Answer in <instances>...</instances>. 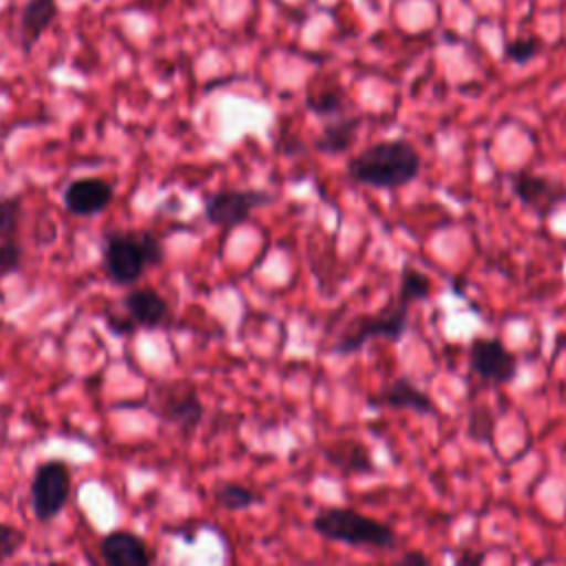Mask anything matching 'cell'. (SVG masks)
I'll list each match as a JSON object with an SVG mask.
<instances>
[{
    "mask_svg": "<svg viewBox=\"0 0 566 566\" xmlns=\"http://www.w3.org/2000/svg\"><path fill=\"white\" fill-rule=\"evenodd\" d=\"M420 153L405 139H385L367 146L347 161V177L356 184L391 190L420 175Z\"/></svg>",
    "mask_w": 566,
    "mask_h": 566,
    "instance_id": "obj_1",
    "label": "cell"
},
{
    "mask_svg": "<svg viewBox=\"0 0 566 566\" xmlns=\"http://www.w3.org/2000/svg\"><path fill=\"white\" fill-rule=\"evenodd\" d=\"M164 261L161 241L153 232H111L104 243L102 265L115 285H133L148 268Z\"/></svg>",
    "mask_w": 566,
    "mask_h": 566,
    "instance_id": "obj_2",
    "label": "cell"
},
{
    "mask_svg": "<svg viewBox=\"0 0 566 566\" xmlns=\"http://www.w3.org/2000/svg\"><path fill=\"white\" fill-rule=\"evenodd\" d=\"M312 526L325 539L349 544V546L391 548L396 544V533L385 522L367 517L354 509H343V506L325 509L314 517Z\"/></svg>",
    "mask_w": 566,
    "mask_h": 566,
    "instance_id": "obj_3",
    "label": "cell"
},
{
    "mask_svg": "<svg viewBox=\"0 0 566 566\" xmlns=\"http://www.w3.org/2000/svg\"><path fill=\"white\" fill-rule=\"evenodd\" d=\"M409 325V303L396 296L394 303H389L385 310L376 314H363L356 316L343 336L332 347V354H354L358 352L367 340L371 338H385L391 343H398Z\"/></svg>",
    "mask_w": 566,
    "mask_h": 566,
    "instance_id": "obj_4",
    "label": "cell"
},
{
    "mask_svg": "<svg viewBox=\"0 0 566 566\" xmlns=\"http://www.w3.org/2000/svg\"><path fill=\"white\" fill-rule=\"evenodd\" d=\"M31 511L38 522L55 520L71 495V473L60 460L42 462L31 478Z\"/></svg>",
    "mask_w": 566,
    "mask_h": 566,
    "instance_id": "obj_5",
    "label": "cell"
},
{
    "mask_svg": "<svg viewBox=\"0 0 566 566\" xmlns=\"http://www.w3.org/2000/svg\"><path fill=\"white\" fill-rule=\"evenodd\" d=\"M268 203H272V195L265 190L230 188V190H219L210 195L206 199L203 214L208 223L228 230L245 223L256 208H263Z\"/></svg>",
    "mask_w": 566,
    "mask_h": 566,
    "instance_id": "obj_6",
    "label": "cell"
},
{
    "mask_svg": "<svg viewBox=\"0 0 566 566\" xmlns=\"http://www.w3.org/2000/svg\"><path fill=\"white\" fill-rule=\"evenodd\" d=\"M155 411L164 422L181 429L184 433L197 429L203 418V405L197 389L184 380L164 382L155 389Z\"/></svg>",
    "mask_w": 566,
    "mask_h": 566,
    "instance_id": "obj_7",
    "label": "cell"
},
{
    "mask_svg": "<svg viewBox=\"0 0 566 566\" xmlns=\"http://www.w3.org/2000/svg\"><path fill=\"white\" fill-rule=\"evenodd\" d=\"M469 367L486 382L506 385L517 374V358L497 338H473L469 345Z\"/></svg>",
    "mask_w": 566,
    "mask_h": 566,
    "instance_id": "obj_8",
    "label": "cell"
},
{
    "mask_svg": "<svg viewBox=\"0 0 566 566\" xmlns=\"http://www.w3.org/2000/svg\"><path fill=\"white\" fill-rule=\"evenodd\" d=\"M113 197V184L99 177H82L64 188L62 201L66 212L73 217H95L111 206Z\"/></svg>",
    "mask_w": 566,
    "mask_h": 566,
    "instance_id": "obj_9",
    "label": "cell"
},
{
    "mask_svg": "<svg viewBox=\"0 0 566 566\" xmlns=\"http://www.w3.org/2000/svg\"><path fill=\"white\" fill-rule=\"evenodd\" d=\"M513 195L520 199V203L533 208L539 217H546L551 210H555L562 201H566V190L557 181L535 175V172H517L511 181Z\"/></svg>",
    "mask_w": 566,
    "mask_h": 566,
    "instance_id": "obj_10",
    "label": "cell"
},
{
    "mask_svg": "<svg viewBox=\"0 0 566 566\" xmlns=\"http://www.w3.org/2000/svg\"><path fill=\"white\" fill-rule=\"evenodd\" d=\"M122 305H124L126 316L135 323V327L157 329L170 321V307H168L166 298L153 287L130 290L124 296Z\"/></svg>",
    "mask_w": 566,
    "mask_h": 566,
    "instance_id": "obj_11",
    "label": "cell"
},
{
    "mask_svg": "<svg viewBox=\"0 0 566 566\" xmlns=\"http://www.w3.org/2000/svg\"><path fill=\"white\" fill-rule=\"evenodd\" d=\"M371 407H391V409H411L420 416H433L436 405L433 400L418 389L409 378L400 376L394 378L389 385H385L376 396L367 400Z\"/></svg>",
    "mask_w": 566,
    "mask_h": 566,
    "instance_id": "obj_12",
    "label": "cell"
},
{
    "mask_svg": "<svg viewBox=\"0 0 566 566\" xmlns=\"http://www.w3.org/2000/svg\"><path fill=\"white\" fill-rule=\"evenodd\" d=\"M99 553L106 566H150L146 542L130 531H113L102 537Z\"/></svg>",
    "mask_w": 566,
    "mask_h": 566,
    "instance_id": "obj_13",
    "label": "cell"
},
{
    "mask_svg": "<svg viewBox=\"0 0 566 566\" xmlns=\"http://www.w3.org/2000/svg\"><path fill=\"white\" fill-rule=\"evenodd\" d=\"M57 15V2L55 0H27L20 13V27L18 38L24 53H31V49L40 42V38L46 33L51 22Z\"/></svg>",
    "mask_w": 566,
    "mask_h": 566,
    "instance_id": "obj_14",
    "label": "cell"
},
{
    "mask_svg": "<svg viewBox=\"0 0 566 566\" xmlns=\"http://www.w3.org/2000/svg\"><path fill=\"white\" fill-rule=\"evenodd\" d=\"M325 458L332 467H336L345 475L371 473L376 469L369 449L363 442H356V440H336V442H332L325 449Z\"/></svg>",
    "mask_w": 566,
    "mask_h": 566,
    "instance_id": "obj_15",
    "label": "cell"
},
{
    "mask_svg": "<svg viewBox=\"0 0 566 566\" xmlns=\"http://www.w3.org/2000/svg\"><path fill=\"white\" fill-rule=\"evenodd\" d=\"M358 126H360V117L340 115L323 126L321 135L314 142V148L323 155H340L354 146L358 137Z\"/></svg>",
    "mask_w": 566,
    "mask_h": 566,
    "instance_id": "obj_16",
    "label": "cell"
},
{
    "mask_svg": "<svg viewBox=\"0 0 566 566\" xmlns=\"http://www.w3.org/2000/svg\"><path fill=\"white\" fill-rule=\"evenodd\" d=\"M212 495L214 502L226 511H245L259 502V495L252 489L237 482H221Z\"/></svg>",
    "mask_w": 566,
    "mask_h": 566,
    "instance_id": "obj_17",
    "label": "cell"
},
{
    "mask_svg": "<svg viewBox=\"0 0 566 566\" xmlns=\"http://www.w3.org/2000/svg\"><path fill=\"white\" fill-rule=\"evenodd\" d=\"M305 106L316 117L338 115L343 111V88L336 82H332V84L323 86L321 91L310 93L305 99Z\"/></svg>",
    "mask_w": 566,
    "mask_h": 566,
    "instance_id": "obj_18",
    "label": "cell"
},
{
    "mask_svg": "<svg viewBox=\"0 0 566 566\" xmlns=\"http://www.w3.org/2000/svg\"><path fill=\"white\" fill-rule=\"evenodd\" d=\"M429 294H431V279L416 268H402L398 298H402L405 303H413V301L429 298Z\"/></svg>",
    "mask_w": 566,
    "mask_h": 566,
    "instance_id": "obj_19",
    "label": "cell"
},
{
    "mask_svg": "<svg viewBox=\"0 0 566 566\" xmlns=\"http://www.w3.org/2000/svg\"><path fill=\"white\" fill-rule=\"evenodd\" d=\"M542 51V40L535 35H517L513 40H509L502 49L504 60L515 62V64H526L533 57H537Z\"/></svg>",
    "mask_w": 566,
    "mask_h": 566,
    "instance_id": "obj_20",
    "label": "cell"
},
{
    "mask_svg": "<svg viewBox=\"0 0 566 566\" xmlns=\"http://www.w3.org/2000/svg\"><path fill=\"white\" fill-rule=\"evenodd\" d=\"M20 212H22L20 197H11V195L0 197V239L2 241H13L20 226Z\"/></svg>",
    "mask_w": 566,
    "mask_h": 566,
    "instance_id": "obj_21",
    "label": "cell"
},
{
    "mask_svg": "<svg viewBox=\"0 0 566 566\" xmlns=\"http://www.w3.org/2000/svg\"><path fill=\"white\" fill-rule=\"evenodd\" d=\"M467 433L469 438L478 440V442H493V433H495V418L486 407H475L469 413V422H467Z\"/></svg>",
    "mask_w": 566,
    "mask_h": 566,
    "instance_id": "obj_22",
    "label": "cell"
},
{
    "mask_svg": "<svg viewBox=\"0 0 566 566\" xmlns=\"http://www.w3.org/2000/svg\"><path fill=\"white\" fill-rule=\"evenodd\" d=\"M24 544V533L11 524L0 522V562L11 559Z\"/></svg>",
    "mask_w": 566,
    "mask_h": 566,
    "instance_id": "obj_23",
    "label": "cell"
},
{
    "mask_svg": "<svg viewBox=\"0 0 566 566\" xmlns=\"http://www.w3.org/2000/svg\"><path fill=\"white\" fill-rule=\"evenodd\" d=\"M22 265V248L15 241H0V279L18 272Z\"/></svg>",
    "mask_w": 566,
    "mask_h": 566,
    "instance_id": "obj_24",
    "label": "cell"
},
{
    "mask_svg": "<svg viewBox=\"0 0 566 566\" xmlns=\"http://www.w3.org/2000/svg\"><path fill=\"white\" fill-rule=\"evenodd\" d=\"M482 553L473 548H462L455 553V566H480L482 564Z\"/></svg>",
    "mask_w": 566,
    "mask_h": 566,
    "instance_id": "obj_25",
    "label": "cell"
},
{
    "mask_svg": "<svg viewBox=\"0 0 566 566\" xmlns=\"http://www.w3.org/2000/svg\"><path fill=\"white\" fill-rule=\"evenodd\" d=\"M106 323H108V329H111V332H115V334H133V332H135V323H133L128 316L117 318V316L108 314Z\"/></svg>",
    "mask_w": 566,
    "mask_h": 566,
    "instance_id": "obj_26",
    "label": "cell"
},
{
    "mask_svg": "<svg viewBox=\"0 0 566 566\" xmlns=\"http://www.w3.org/2000/svg\"><path fill=\"white\" fill-rule=\"evenodd\" d=\"M394 566H427V557L420 551H409Z\"/></svg>",
    "mask_w": 566,
    "mask_h": 566,
    "instance_id": "obj_27",
    "label": "cell"
}]
</instances>
